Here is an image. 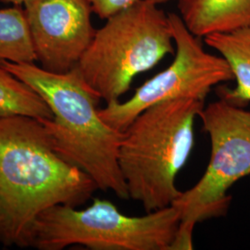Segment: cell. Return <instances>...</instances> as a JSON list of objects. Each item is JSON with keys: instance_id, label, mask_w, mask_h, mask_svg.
Segmentation results:
<instances>
[{"instance_id": "6da1fadb", "label": "cell", "mask_w": 250, "mask_h": 250, "mask_svg": "<svg viewBox=\"0 0 250 250\" xmlns=\"http://www.w3.org/2000/svg\"><path fill=\"white\" fill-rule=\"evenodd\" d=\"M99 189L54 150L34 118L0 117V243L29 248L36 217L58 204L79 207Z\"/></svg>"}, {"instance_id": "7a4b0ae2", "label": "cell", "mask_w": 250, "mask_h": 250, "mask_svg": "<svg viewBox=\"0 0 250 250\" xmlns=\"http://www.w3.org/2000/svg\"><path fill=\"white\" fill-rule=\"evenodd\" d=\"M43 98L53 118L40 120L54 150L63 160L87 173L102 191L130 198L119 167L123 132L99 115L101 98L77 67L64 73L49 72L35 62L0 63Z\"/></svg>"}, {"instance_id": "3957f363", "label": "cell", "mask_w": 250, "mask_h": 250, "mask_svg": "<svg viewBox=\"0 0 250 250\" xmlns=\"http://www.w3.org/2000/svg\"><path fill=\"white\" fill-rule=\"evenodd\" d=\"M200 99L168 100L146 108L123 132L118 162L129 197L146 212L172 206L179 171L195 146Z\"/></svg>"}, {"instance_id": "277c9868", "label": "cell", "mask_w": 250, "mask_h": 250, "mask_svg": "<svg viewBox=\"0 0 250 250\" xmlns=\"http://www.w3.org/2000/svg\"><path fill=\"white\" fill-rule=\"evenodd\" d=\"M77 64L83 79L106 103L120 101L134 78L175 53L169 15L139 0L106 19Z\"/></svg>"}, {"instance_id": "5b68a950", "label": "cell", "mask_w": 250, "mask_h": 250, "mask_svg": "<svg viewBox=\"0 0 250 250\" xmlns=\"http://www.w3.org/2000/svg\"><path fill=\"white\" fill-rule=\"evenodd\" d=\"M179 224L173 206L128 216L107 199L95 198L84 209L58 204L42 211L32 226L29 248L62 250L81 245L94 250H170Z\"/></svg>"}, {"instance_id": "8992f818", "label": "cell", "mask_w": 250, "mask_h": 250, "mask_svg": "<svg viewBox=\"0 0 250 250\" xmlns=\"http://www.w3.org/2000/svg\"><path fill=\"white\" fill-rule=\"evenodd\" d=\"M198 118L210 139V158L203 176L172 204L180 224L170 250H193L195 226L227 214L229 189L250 175V110L219 98L204 106Z\"/></svg>"}, {"instance_id": "52a82bcc", "label": "cell", "mask_w": 250, "mask_h": 250, "mask_svg": "<svg viewBox=\"0 0 250 250\" xmlns=\"http://www.w3.org/2000/svg\"><path fill=\"white\" fill-rule=\"evenodd\" d=\"M168 15L175 45L173 62L144 83L131 99L99 108L101 119L117 131L124 132L135 117L155 104L188 98L205 101L215 86L233 80L231 68L222 56L207 52L179 15Z\"/></svg>"}, {"instance_id": "ba28073f", "label": "cell", "mask_w": 250, "mask_h": 250, "mask_svg": "<svg viewBox=\"0 0 250 250\" xmlns=\"http://www.w3.org/2000/svg\"><path fill=\"white\" fill-rule=\"evenodd\" d=\"M23 10L40 67L64 73L77 66L96 29L87 0H26Z\"/></svg>"}, {"instance_id": "9c48e42d", "label": "cell", "mask_w": 250, "mask_h": 250, "mask_svg": "<svg viewBox=\"0 0 250 250\" xmlns=\"http://www.w3.org/2000/svg\"><path fill=\"white\" fill-rule=\"evenodd\" d=\"M178 9L198 38L250 27V0H179Z\"/></svg>"}, {"instance_id": "30bf717a", "label": "cell", "mask_w": 250, "mask_h": 250, "mask_svg": "<svg viewBox=\"0 0 250 250\" xmlns=\"http://www.w3.org/2000/svg\"><path fill=\"white\" fill-rule=\"evenodd\" d=\"M206 44L216 50L229 64L236 81L230 88L220 85L217 88L219 98L233 105L246 107L250 103V27L229 33L213 34L204 37Z\"/></svg>"}, {"instance_id": "8fae6325", "label": "cell", "mask_w": 250, "mask_h": 250, "mask_svg": "<svg viewBox=\"0 0 250 250\" xmlns=\"http://www.w3.org/2000/svg\"><path fill=\"white\" fill-rule=\"evenodd\" d=\"M50 120L53 113L43 98L25 82L0 65V117Z\"/></svg>"}, {"instance_id": "7c38bea8", "label": "cell", "mask_w": 250, "mask_h": 250, "mask_svg": "<svg viewBox=\"0 0 250 250\" xmlns=\"http://www.w3.org/2000/svg\"><path fill=\"white\" fill-rule=\"evenodd\" d=\"M36 62L24 10L21 6L0 9V63Z\"/></svg>"}, {"instance_id": "4fadbf2b", "label": "cell", "mask_w": 250, "mask_h": 250, "mask_svg": "<svg viewBox=\"0 0 250 250\" xmlns=\"http://www.w3.org/2000/svg\"><path fill=\"white\" fill-rule=\"evenodd\" d=\"M99 18L107 19L117 12L129 8L139 0H87Z\"/></svg>"}, {"instance_id": "5bb4252c", "label": "cell", "mask_w": 250, "mask_h": 250, "mask_svg": "<svg viewBox=\"0 0 250 250\" xmlns=\"http://www.w3.org/2000/svg\"><path fill=\"white\" fill-rule=\"evenodd\" d=\"M3 2H7V3H10V4H13L14 6H23L24 2L26 0H1Z\"/></svg>"}, {"instance_id": "9a60e30c", "label": "cell", "mask_w": 250, "mask_h": 250, "mask_svg": "<svg viewBox=\"0 0 250 250\" xmlns=\"http://www.w3.org/2000/svg\"><path fill=\"white\" fill-rule=\"evenodd\" d=\"M150 1L152 3H155L157 5H161V4H164V3H168L170 1H173V0H147Z\"/></svg>"}]
</instances>
